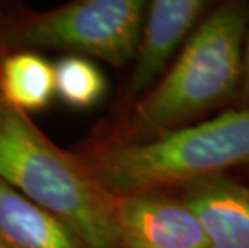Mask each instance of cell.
Here are the masks:
<instances>
[{
	"mask_svg": "<svg viewBox=\"0 0 249 248\" xmlns=\"http://www.w3.org/2000/svg\"><path fill=\"white\" fill-rule=\"evenodd\" d=\"M248 31L249 3L227 2L211 10L135 107L134 134L153 139L236 100Z\"/></svg>",
	"mask_w": 249,
	"mask_h": 248,
	"instance_id": "cell-1",
	"label": "cell"
},
{
	"mask_svg": "<svg viewBox=\"0 0 249 248\" xmlns=\"http://www.w3.org/2000/svg\"><path fill=\"white\" fill-rule=\"evenodd\" d=\"M0 177L68 226L86 248H121L113 195L7 103H0Z\"/></svg>",
	"mask_w": 249,
	"mask_h": 248,
	"instance_id": "cell-2",
	"label": "cell"
},
{
	"mask_svg": "<svg viewBox=\"0 0 249 248\" xmlns=\"http://www.w3.org/2000/svg\"><path fill=\"white\" fill-rule=\"evenodd\" d=\"M249 166V108H233L148 140L105 150L93 177L113 197L220 176Z\"/></svg>",
	"mask_w": 249,
	"mask_h": 248,
	"instance_id": "cell-3",
	"label": "cell"
},
{
	"mask_svg": "<svg viewBox=\"0 0 249 248\" xmlns=\"http://www.w3.org/2000/svg\"><path fill=\"white\" fill-rule=\"evenodd\" d=\"M145 13L142 0H82L28 21L19 29V39L121 66L134 60Z\"/></svg>",
	"mask_w": 249,
	"mask_h": 248,
	"instance_id": "cell-4",
	"label": "cell"
},
{
	"mask_svg": "<svg viewBox=\"0 0 249 248\" xmlns=\"http://www.w3.org/2000/svg\"><path fill=\"white\" fill-rule=\"evenodd\" d=\"M114 221L121 248H209L193 211L158 192L114 197Z\"/></svg>",
	"mask_w": 249,
	"mask_h": 248,
	"instance_id": "cell-5",
	"label": "cell"
},
{
	"mask_svg": "<svg viewBox=\"0 0 249 248\" xmlns=\"http://www.w3.org/2000/svg\"><path fill=\"white\" fill-rule=\"evenodd\" d=\"M208 5L204 0H155L146 7L129 82L132 94L148 92L160 81Z\"/></svg>",
	"mask_w": 249,
	"mask_h": 248,
	"instance_id": "cell-6",
	"label": "cell"
},
{
	"mask_svg": "<svg viewBox=\"0 0 249 248\" xmlns=\"http://www.w3.org/2000/svg\"><path fill=\"white\" fill-rule=\"evenodd\" d=\"M182 202L198 218L209 248H249V184L199 179L185 184Z\"/></svg>",
	"mask_w": 249,
	"mask_h": 248,
	"instance_id": "cell-7",
	"label": "cell"
},
{
	"mask_svg": "<svg viewBox=\"0 0 249 248\" xmlns=\"http://www.w3.org/2000/svg\"><path fill=\"white\" fill-rule=\"evenodd\" d=\"M0 248H86L55 216L0 177Z\"/></svg>",
	"mask_w": 249,
	"mask_h": 248,
	"instance_id": "cell-8",
	"label": "cell"
},
{
	"mask_svg": "<svg viewBox=\"0 0 249 248\" xmlns=\"http://www.w3.org/2000/svg\"><path fill=\"white\" fill-rule=\"evenodd\" d=\"M3 103L18 112H36L55 95L53 66L40 55L15 54L5 58L0 75Z\"/></svg>",
	"mask_w": 249,
	"mask_h": 248,
	"instance_id": "cell-9",
	"label": "cell"
},
{
	"mask_svg": "<svg viewBox=\"0 0 249 248\" xmlns=\"http://www.w3.org/2000/svg\"><path fill=\"white\" fill-rule=\"evenodd\" d=\"M55 94L72 108H90L107 92L103 73L81 55L61 58L53 66Z\"/></svg>",
	"mask_w": 249,
	"mask_h": 248,
	"instance_id": "cell-10",
	"label": "cell"
},
{
	"mask_svg": "<svg viewBox=\"0 0 249 248\" xmlns=\"http://www.w3.org/2000/svg\"><path fill=\"white\" fill-rule=\"evenodd\" d=\"M238 107L249 108V31L246 34L245 47H243V65H241V82L240 92H238Z\"/></svg>",
	"mask_w": 249,
	"mask_h": 248,
	"instance_id": "cell-11",
	"label": "cell"
}]
</instances>
